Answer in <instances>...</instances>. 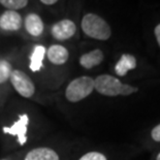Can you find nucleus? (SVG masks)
Segmentation results:
<instances>
[{"mask_svg": "<svg viewBox=\"0 0 160 160\" xmlns=\"http://www.w3.org/2000/svg\"><path fill=\"white\" fill-rule=\"evenodd\" d=\"M0 3L8 11H17L25 8L28 4V0H0Z\"/></svg>", "mask_w": 160, "mask_h": 160, "instance_id": "obj_15", "label": "nucleus"}, {"mask_svg": "<svg viewBox=\"0 0 160 160\" xmlns=\"http://www.w3.org/2000/svg\"><path fill=\"white\" fill-rule=\"evenodd\" d=\"M29 117L27 114H23L19 116V120L16 121L12 126H4L3 132L8 134L17 137L20 145H25L27 142V130H28Z\"/></svg>", "mask_w": 160, "mask_h": 160, "instance_id": "obj_5", "label": "nucleus"}, {"mask_svg": "<svg viewBox=\"0 0 160 160\" xmlns=\"http://www.w3.org/2000/svg\"><path fill=\"white\" fill-rule=\"evenodd\" d=\"M58 1V0H40V2H42L43 4L46 5H52V4H55V3Z\"/></svg>", "mask_w": 160, "mask_h": 160, "instance_id": "obj_19", "label": "nucleus"}, {"mask_svg": "<svg viewBox=\"0 0 160 160\" xmlns=\"http://www.w3.org/2000/svg\"><path fill=\"white\" fill-rule=\"evenodd\" d=\"M24 160H60V159H59V155H58V153L55 150L47 147H40L29 151L26 154Z\"/></svg>", "mask_w": 160, "mask_h": 160, "instance_id": "obj_9", "label": "nucleus"}, {"mask_svg": "<svg viewBox=\"0 0 160 160\" xmlns=\"http://www.w3.org/2000/svg\"><path fill=\"white\" fill-rule=\"evenodd\" d=\"M137 67V59L130 54H123L115 65V72L119 77H124L129 70H132Z\"/></svg>", "mask_w": 160, "mask_h": 160, "instance_id": "obj_11", "label": "nucleus"}, {"mask_svg": "<svg viewBox=\"0 0 160 160\" xmlns=\"http://www.w3.org/2000/svg\"><path fill=\"white\" fill-rule=\"evenodd\" d=\"M156 160H160V153L157 155V157H156Z\"/></svg>", "mask_w": 160, "mask_h": 160, "instance_id": "obj_20", "label": "nucleus"}, {"mask_svg": "<svg viewBox=\"0 0 160 160\" xmlns=\"http://www.w3.org/2000/svg\"><path fill=\"white\" fill-rule=\"evenodd\" d=\"M76 31V24L68 19H64L57 22L56 24H54L52 29H51V33H52L53 37L57 40H60V42L71 38Z\"/></svg>", "mask_w": 160, "mask_h": 160, "instance_id": "obj_6", "label": "nucleus"}, {"mask_svg": "<svg viewBox=\"0 0 160 160\" xmlns=\"http://www.w3.org/2000/svg\"><path fill=\"white\" fill-rule=\"evenodd\" d=\"M79 160H108L107 157L100 152H88L85 155H83Z\"/></svg>", "mask_w": 160, "mask_h": 160, "instance_id": "obj_16", "label": "nucleus"}, {"mask_svg": "<svg viewBox=\"0 0 160 160\" xmlns=\"http://www.w3.org/2000/svg\"><path fill=\"white\" fill-rule=\"evenodd\" d=\"M25 28L32 36H39L43 32V22L36 13H29L25 18Z\"/></svg>", "mask_w": 160, "mask_h": 160, "instance_id": "obj_12", "label": "nucleus"}, {"mask_svg": "<svg viewBox=\"0 0 160 160\" xmlns=\"http://www.w3.org/2000/svg\"><path fill=\"white\" fill-rule=\"evenodd\" d=\"M46 48L43 46H35L34 49H33V52H32V55L30 57V69L32 71H36L40 70V68L42 67V61H43V58H45L46 55Z\"/></svg>", "mask_w": 160, "mask_h": 160, "instance_id": "obj_13", "label": "nucleus"}, {"mask_svg": "<svg viewBox=\"0 0 160 160\" xmlns=\"http://www.w3.org/2000/svg\"><path fill=\"white\" fill-rule=\"evenodd\" d=\"M154 33H155V37H156V40H157L158 45H159V47H160V24H158V25L155 27Z\"/></svg>", "mask_w": 160, "mask_h": 160, "instance_id": "obj_18", "label": "nucleus"}, {"mask_svg": "<svg viewBox=\"0 0 160 160\" xmlns=\"http://www.w3.org/2000/svg\"><path fill=\"white\" fill-rule=\"evenodd\" d=\"M22 17L16 11H5L0 16V28L5 31H17L22 27Z\"/></svg>", "mask_w": 160, "mask_h": 160, "instance_id": "obj_7", "label": "nucleus"}, {"mask_svg": "<svg viewBox=\"0 0 160 160\" xmlns=\"http://www.w3.org/2000/svg\"><path fill=\"white\" fill-rule=\"evenodd\" d=\"M94 90V80L91 77H79L68 84L65 97L69 102H79L92 94Z\"/></svg>", "mask_w": 160, "mask_h": 160, "instance_id": "obj_2", "label": "nucleus"}, {"mask_svg": "<svg viewBox=\"0 0 160 160\" xmlns=\"http://www.w3.org/2000/svg\"><path fill=\"white\" fill-rule=\"evenodd\" d=\"M3 160H5V159H3Z\"/></svg>", "mask_w": 160, "mask_h": 160, "instance_id": "obj_21", "label": "nucleus"}, {"mask_svg": "<svg viewBox=\"0 0 160 160\" xmlns=\"http://www.w3.org/2000/svg\"><path fill=\"white\" fill-rule=\"evenodd\" d=\"M151 137L155 142H160V124L155 126L151 131Z\"/></svg>", "mask_w": 160, "mask_h": 160, "instance_id": "obj_17", "label": "nucleus"}, {"mask_svg": "<svg viewBox=\"0 0 160 160\" xmlns=\"http://www.w3.org/2000/svg\"><path fill=\"white\" fill-rule=\"evenodd\" d=\"M104 59V55L102 51L99 49L93 50L91 52H88L80 58V64L86 69H91L93 67L99 65Z\"/></svg>", "mask_w": 160, "mask_h": 160, "instance_id": "obj_10", "label": "nucleus"}, {"mask_svg": "<svg viewBox=\"0 0 160 160\" xmlns=\"http://www.w3.org/2000/svg\"><path fill=\"white\" fill-rule=\"evenodd\" d=\"M9 81L18 94L22 97L30 98L35 93V86L30 77L20 69H12Z\"/></svg>", "mask_w": 160, "mask_h": 160, "instance_id": "obj_4", "label": "nucleus"}, {"mask_svg": "<svg viewBox=\"0 0 160 160\" xmlns=\"http://www.w3.org/2000/svg\"><path fill=\"white\" fill-rule=\"evenodd\" d=\"M124 84L110 74H100L94 80V89L104 96H118L123 94Z\"/></svg>", "mask_w": 160, "mask_h": 160, "instance_id": "obj_3", "label": "nucleus"}, {"mask_svg": "<svg viewBox=\"0 0 160 160\" xmlns=\"http://www.w3.org/2000/svg\"><path fill=\"white\" fill-rule=\"evenodd\" d=\"M12 71V67L11 65V63L6 60L0 59V84L5 83L6 81L9 80Z\"/></svg>", "mask_w": 160, "mask_h": 160, "instance_id": "obj_14", "label": "nucleus"}, {"mask_svg": "<svg viewBox=\"0 0 160 160\" xmlns=\"http://www.w3.org/2000/svg\"><path fill=\"white\" fill-rule=\"evenodd\" d=\"M48 59L55 65H62L68 60L69 53L65 47L61 45H53L47 51Z\"/></svg>", "mask_w": 160, "mask_h": 160, "instance_id": "obj_8", "label": "nucleus"}, {"mask_svg": "<svg viewBox=\"0 0 160 160\" xmlns=\"http://www.w3.org/2000/svg\"><path fill=\"white\" fill-rule=\"evenodd\" d=\"M82 30L87 36L98 40H108L112 35L110 25L95 13H87L81 23Z\"/></svg>", "mask_w": 160, "mask_h": 160, "instance_id": "obj_1", "label": "nucleus"}]
</instances>
